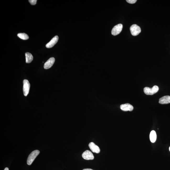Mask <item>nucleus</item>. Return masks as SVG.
I'll return each instance as SVG.
<instances>
[{"label": "nucleus", "mask_w": 170, "mask_h": 170, "mask_svg": "<svg viewBox=\"0 0 170 170\" xmlns=\"http://www.w3.org/2000/svg\"><path fill=\"white\" fill-rule=\"evenodd\" d=\"M89 146L90 150L93 152L99 153L100 152V148L95 144L93 142L90 143L89 145Z\"/></svg>", "instance_id": "1a4fd4ad"}, {"label": "nucleus", "mask_w": 170, "mask_h": 170, "mask_svg": "<svg viewBox=\"0 0 170 170\" xmlns=\"http://www.w3.org/2000/svg\"><path fill=\"white\" fill-rule=\"evenodd\" d=\"M82 157L84 159L86 160H93L94 158L92 152L88 150L85 151L83 153Z\"/></svg>", "instance_id": "423d86ee"}, {"label": "nucleus", "mask_w": 170, "mask_h": 170, "mask_svg": "<svg viewBox=\"0 0 170 170\" xmlns=\"http://www.w3.org/2000/svg\"><path fill=\"white\" fill-rule=\"evenodd\" d=\"M126 1L129 4H133L136 2V0H126Z\"/></svg>", "instance_id": "dca6fc26"}, {"label": "nucleus", "mask_w": 170, "mask_h": 170, "mask_svg": "<svg viewBox=\"0 0 170 170\" xmlns=\"http://www.w3.org/2000/svg\"><path fill=\"white\" fill-rule=\"evenodd\" d=\"M26 63H30L32 61L33 59V57L30 53L26 52L25 53Z\"/></svg>", "instance_id": "ddd939ff"}, {"label": "nucleus", "mask_w": 170, "mask_h": 170, "mask_svg": "<svg viewBox=\"0 0 170 170\" xmlns=\"http://www.w3.org/2000/svg\"><path fill=\"white\" fill-rule=\"evenodd\" d=\"M130 29L131 34L134 36L138 35L141 32V28L136 24L130 26Z\"/></svg>", "instance_id": "7ed1b4c3"}, {"label": "nucleus", "mask_w": 170, "mask_h": 170, "mask_svg": "<svg viewBox=\"0 0 170 170\" xmlns=\"http://www.w3.org/2000/svg\"><path fill=\"white\" fill-rule=\"evenodd\" d=\"M55 62V59L54 57H51L44 64V68L45 69H49L52 67Z\"/></svg>", "instance_id": "6e6552de"}, {"label": "nucleus", "mask_w": 170, "mask_h": 170, "mask_svg": "<svg viewBox=\"0 0 170 170\" xmlns=\"http://www.w3.org/2000/svg\"><path fill=\"white\" fill-rule=\"evenodd\" d=\"M23 94L25 96H27L29 93L30 84L29 82L26 79H24L23 81Z\"/></svg>", "instance_id": "20e7f679"}, {"label": "nucleus", "mask_w": 170, "mask_h": 170, "mask_svg": "<svg viewBox=\"0 0 170 170\" xmlns=\"http://www.w3.org/2000/svg\"><path fill=\"white\" fill-rule=\"evenodd\" d=\"M120 109L124 111H132L133 110L134 107L129 103H126L121 105Z\"/></svg>", "instance_id": "9d476101"}, {"label": "nucleus", "mask_w": 170, "mask_h": 170, "mask_svg": "<svg viewBox=\"0 0 170 170\" xmlns=\"http://www.w3.org/2000/svg\"><path fill=\"white\" fill-rule=\"evenodd\" d=\"M37 1V0H29V2L32 5H35L36 4Z\"/></svg>", "instance_id": "2eb2a0df"}, {"label": "nucleus", "mask_w": 170, "mask_h": 170, "mask_svg": "<svg viewBox=\"0 0 170 170\" xmlns=\"http://www.w3.org/2000/svg\"><path fill=\"white\" fill-rule=\"evenodd\" d=\"M159 103L162 104L170 103V96H167L162 97L159 100Z\"/></svg>", "instance_id": "9b49d317"}, {"label": "nucleus", "mask_w": 170, "mask_h": 170, "mask_svg": "<svg viewBox=\"0 0 170 170\" xmlns=\"http://www.w3.org/2000/svg\"><path fill=\"white\" fill-rule=\"evenodd\" d=\"M159 90V87L157 85L154 86L152 88L145 87L144 89V92L146 95H152L157 92Z\"/></svg>", "instance_id": "f03ea898"}, {"label": "nucleus", "mask_w": 170, "mask_h": 170, "mask_svg": "<svg viewBox=\"0 0 170 170\" xmlns=\"http://www.w3.org/2000/svg\"><path fill=\"white\" fill-rule=\"evenodd\" d=\"M123 26L122 24H119L114 27L112 30V34L114 36L118 35L122 31Z\"/></svg>", "instance_id": "39448f33"}, {"label": "nucleus", "mask_w": 170, "mask_h": 170, "mask_svg": "<svg viewBox=\"0 0 170 170\" xmlns=\"http://www.w3.org/2000/svg\"><path fill=\"white\" fill-rule=\"evenodd\" d=\"M18 36L21 39L27 40L29 39V37L27 34L25 33H19L18 34Z\"/></svg>", "instance_id": "4468645a"}, {"label": "nucleus", "mask_w": 170, "mask_h": 170, "mask_svg": "<svg viewBox=\"0 0 170 170\" xmlns=\"http://www.w3.org/2000/svg\"><path fill=\"white\" fill-rule=\"evenodd\" d=\"M40 153V151L38 150H35L31 152L28 157L27 161V164L29 165L32 164Z\"/></svg>", "instance_id": "f257e3e1"}, {"label": "nucleus", "mask_w": 170, "mask_h": 170, "mask_svg": "<svg viewBox=\"0 0 170 170\" xmlns=\"http://www.w3.org/2000/svg\"><path fill=\"white\" fill-rule=\"evenodd\" d=\"M169 151H170V147L169 148Z\"/></svg>", "instance_id": "6ab92c4d"}, {"label": "nucleus", "mask_w": 170, "mask_h": 170, "mask_svg": "<svg viewBox=\"0 0 170 170\" xmlns=\"http://www.w3.org/2000/svg\"><path fill=\"white\" fill-rule=\"evenodd\" d=\"M4 170H9V169L7 167L4 169Z\"/></svg>", "instance_id": "a211bd4d"}, {"label": "nucleus", "mask_w": 170, "mask_h": 170, "mask_svg": "<svg viewBox=\"0 0 170 170\" xmlns=\"http://www.w3.org/2000/svg\"><path fill=\"white\" fill-rule=\"evenodd\" d=\"M58 39V37L57 36H54L51 39V41L49 42L46 45V47L48 48H50L53 47L57 42Z\"/></svg>", "instance_id": "0eeeda50"}, {"label": "nucleus", "mask_w": 170, "mask_h": 170, "mask_svg": "<svg viewBox=\"0 0 170 170\" xmlns=\"http://www.w3.org/2000/svg\"><path fill=\"white\" fill-rule=\"evenodd\" d=\"M83 170H93L90 168H85V169H84Z\"/></svg>", "instance_id": "f3484780"}, {"label": "nucleus", "mask_w": 170, "mask_h": 170, "mask_svg": "<svg viewBox=\"0 0 170 170\" xmlns=\"http://www.w3.org/2000/svg\"><path fill=\"white\" fill-rule=\"evenodd\" d=\"M150 139L152 143H154L156 140L157 135L155 131L152 130L150 135Z\"/></svg>", "instance_id": "f8f14e48"}]
</instances>
